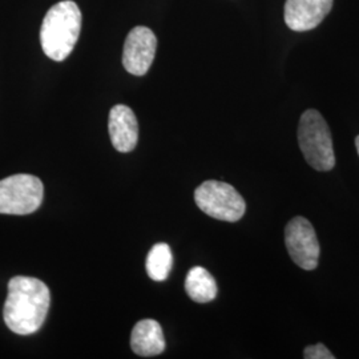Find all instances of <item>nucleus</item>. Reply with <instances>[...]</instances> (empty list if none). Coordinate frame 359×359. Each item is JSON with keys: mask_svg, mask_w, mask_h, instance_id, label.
I'll return each mask as SVG.
<instances>
[{"mask_svg": "<svg viewBox=\"0 0 359 359\" xmlns=\"http://www.w3.org/2000/svg\"><path fill=\"white\" fill-rule=\"evenodd\" d=\"M50 305L51 293L46 283L34 277L18 276L8 283L3 318L13 333L29 335L41 329Z\"/></svg>", "mask_w": 359, "mask_h": 359, "instance_id": "obj_1", "label": "nucleus"}, {"mask_svg": "<svg viewBox=\"0 0 359 359\" xmlns=\"http://www.w3.org/2000/svg\"><path fill=\"white\" fill-rule=\"evenodd\" d=\"M81 31V11L72 0L55 4L44 16L40 43L44 53L55 62H63L74 51Z\"/></svg>", "mask_w": 359, "mask_h": 359, "instance_id": "obj_2", "label": "nucleus"}, {"mask_svg": "<svg viewBox=\"0 0 359 359\" xmlns=\"http://www.w3.org/2000/svg\"><path fill=\"white\" fill-rule=\"evenodd\" d=\"M298 144L309 165L320 172H329L335 167L332 132L316 109L305 111L298 126Z\"/></svg>", "mask_w": 359, "mask_h": 359, "instance_id": "obj_3", "label": "nucleus"}, {"mask_svg": "<svg viewBox=\"0 0 359 359\" xmlns=\"http://www.w3.org/2000/svg\"><path fill=\"white\" fill-rule=\"evenodd\" d=\"M197 206L209 217L226 222H237L245 215L243 196L231 185L216 180L203 182L194 192Z\"/></svg>", "mask_w": 359, "mask_h": 359, "instance_id": "obj_4", "label": "nucleus"}, {"mask_svg": "<svg viewBox=\"0 0 359 359\" xmlns=\"http://www.w3.org/2000/svg\"><path fill=\"white\" fill-rule=\"evenodd\" d=\"M44 187L32 175H13L0 180V215L25 216L38 210L43 203Z\"/></svg>", "mask_w": 359, "mask_h": 359, "instance_id": "obj_5", "label": "nucleus"}, {"mask_svg": "<svg viewBox=\"0 0 359 359\" xmlns=\"http://www.w3.org/2000/svg\"><path fill=\"white\" fill-rule=\"evenodd\" d=\"M285 244L287 253L301 269L314 270L318 266L321 248L310 221L294 217L285 228Z\"/></svg>", "mask_w": 359, "mask_h": 359, "instance_id": "obj_6", "label": "nucleus"}, {"mask_svg": "<svg viewBox=\"0 0 359 359\" xmlns=\"http://www.w3.org/2000/svg\"><path fill=\"white\" fill-rule=\"evenodd\" d=\"M157 38L148 27H135L124 43L123 65L130 75L144 76L154 63Z\"/></svg>", "mask_w": 359, "mask_h": 359, "instance_id": "obj_7", "label": "nucleus"}, {"mask_svg": "<svg viewBox=\"0 0 359 359\" xmlns=\"http://www.w3.org/2000/svg\"><path fill=\"white\" fill-rule=\"evenodd\" d=\"M333 3L334 0H286L285 23L297 32L313 29L332 11Z\"/></svg>", "mask_w": 359, "mask_h": 359, "instance_id": "obj_8", "label": "nucleus"}, {"mask_svg": "<svg viewBox=\"0 0 359 359\" xmlns=\"http://www.w3.org/2000/svg\"><path fill=\"white\" fill-rule=\"evenodd\" d=\"M108 129L116 151L128 154L136 148L139 140V123L129 107L117 104L111 109Z\"/></svg>", "mask_w": 359, "mask_h": 359, "instance_id": "obj_9", "label": "nucleus"}, {"mask_svg": "<svg viewBox=\"0 0 359 359\" xmlns=\"http://www.w3.org/2000/svg\"><path fill=\"white\" fill-rule=\"evenodd\" d=\"M130 347L140 357H154L165 350V338L158 322L142 320L137 322L130 335Z\"/></svg>", "mask_w": 359, "mask_h": 359, "instance_id": "obj_10", "label": "nucleus"}, {"mask_svg": "<svg viewBox=\"0 0 359 359\" xmlns=\"http://www.w3.org/2000/svg\"><path fill=\"white\" fill-rule=\"evenodd\" d=\"M185 290L194 302L206 304L217 297V283L208 270L194 266L187 276Z\"/></svg>", "mask_w": 359, "mask_h": 359, "instance_id": "obj_11", "label": "nucleus"}, {"mask_svg": "<svg viewBox=\"0 0 359 359\" xmlns=\"http://www.w3.org/2000/svg\"><path fill=\"white\" fill-rule=\"evenodd\" d=\"M173 256L169 245H154L147 257V273L154 281H165L172 270Z\"/></svg>", "mask_w": 359, "mask_h": 359, "instance_id": "obj_12", "label": "nucleus"}, {"mask_svg": "<svg viewBox=\"0 0 359 359\" xmlns=\"http://www.w3.org/2000/svg\"><path fill=\"white\" fill-rule=\"evenodd\" d=\"M304 357L306 359H334L333 354L326 348L323 344H317L308 346L304 351Z\"/></svg>", "mask_w": 359, "mask_h": 359, "instance_id": "obj_13", "label": "nucleus"}, {"mask_svg": "<svg viewBox=\"0 0 359 359\" xmlns=\"http://www.w3.org/2000/svg\"><path fill=\"white\" fill-rule=\"evenodd\" d=\"M355 147H357V151H358L359 154V136H357V137H355Z\"/></svg>", "mask_w": 359, "mask_h": 359, "instance_id": "obj_14", "label": "nucleus"}]
</instances>
